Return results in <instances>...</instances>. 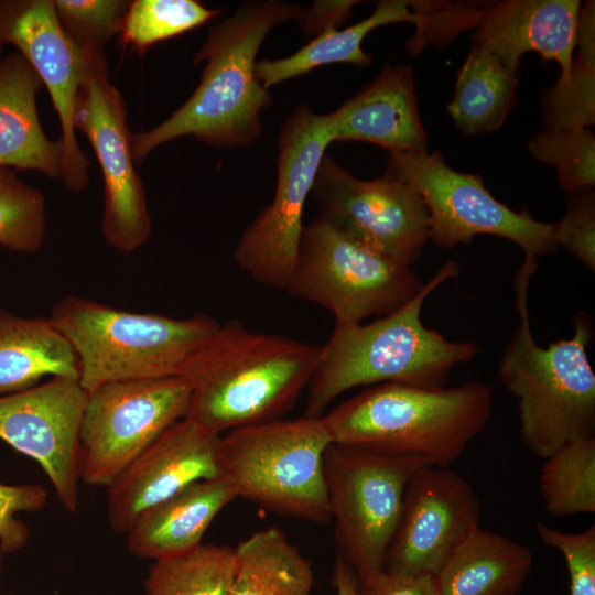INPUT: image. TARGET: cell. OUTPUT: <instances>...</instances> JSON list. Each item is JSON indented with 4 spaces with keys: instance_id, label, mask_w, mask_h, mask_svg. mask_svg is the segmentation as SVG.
I'll list each match as a JSON object with an SVG mask.
<instances>
[{
    "instance_id": "cell-1",
    "label": "cell",
    "mask_w": 595,
    "mask_h": 595,
    "mask_svg": "<svg viewBox=\"0 0 595 595\" xmlns=\"http://www.w3.org/2000/svg\"><path fill=\"white\" fill-rule=\"evenodd\" d=\"M300 10L282 1H250L214 25L195 56L206 62L197 88L160 125L132 136L136 163L186 136L223 148L255 142L262 133L260 112L272 100L256 76L257 54L268 33Z\"/></svg>"
},
{
    "instance_id": "cell-2",
    "label": "cell",
    "mask_w": 595,
    "mask_h": 595,
    "mask_svg": "<svg viewBox=\"0 0 595 595\" xmlns=\"http://www.w3.org/2000/svg\"><path fill=\"white\" fill-rule=\"evenodd\" d=\"M459 273L447 260L420 291L396 311L369 323L335 322L309 383L305 416L321 418L339 394L359 386L403 383L443 387L451 371L479 351L473 340L455 342L421 318L428 296Z\"/></svg>"
},
{
    "instance_id": "cell-3",
    "label": "cell",
    "mask_w": 595,
    "mask_h": 595,
    "mask_svg": "<svg viewBox=\"0 0 595 595\" xmlns=\"http://www.w3.org/2000/svg\"><path fill=\"white\" fill-rule=\"evenodd\" d=\"M538 260L524 256L513 277L519 322L498 366L504 387L517 399L523 446L545 459L566 443L595 432V374L587 347L594 338L589 314L573 317L570 338L539 345L531 331L528 291Z\"/></svg>"
},
{
    "instance_id": "cell-4",
    "label": "cell",
    "mask_w": 595,
    "mask_h": 595,
    "mask_svg": "<svg viewBox=\"0 0 595 595\" xmlns=\"http://www.w3.org/2000/svg\"><path fill=\"white\" fill-rule=\"evenodd\" d=\"M320 347L236 320L219 324L186 376L185 418L218 435L281 419L309 386Z\"/></svg>"
},
{
    "instance_id": "cell-5",
    "label": "cell",
    "mask_w": 595,
    "mask_h": 595,
    "mask_svg": "<svg viewBox=\"0 0 595 595\" xmlns=\"http://www.w3.org/2000/svg\"><path fill=\"white\" fill-rule=\"evenodd\" d=\"M490 388L479 381L419 387L380 383L322 415L332 443L420 456L448 467L487 426Z\"/></svg>"
},
{
    "instance_id": "cell-6",
    "label": "cell",
    "mask_w": 595,
    "mask_h": 595,
    "mask_svg": "<svg viewBox=\"0 0 595 595\" xmlns=\"http://www.w3.org/2000/svg\"><path fill=\"white\" fill-rule=\"evenodd\" d=\"M48 317L74 348L87 391L111 381L186 377L219 326L205 314L175 318L76 295L61 298Z\"/></svg>"
},
{
    "instance_id": "cell-7",
    "label": "cell",
    "mask_w": 595,
    "mask_h": 595,
    "mask_svg": "<svg viewBox=\"0 0 595 595\" xmlns=\"http://www.w3.org/2000/svg\"><path fill=\"white\" fill-rule=\"evenodd\" d=\"M329 444L322 416L237 428L219 437L220 473L237 497L278 515L324 523L331 519L324 470Z\"/></svg>"
},
{
    "instance_id": "cell-8",
    "label": "cell",
    "mask_w": 595,
    "mask_h": 595,
    "mask_svg": "<svg viewBox=\"0 0 595 595\" xmlns=\"http://www.w3.org/2000/svg\"><path fill=\"white\" fill-rule=\"evenodd\" d=\"M422 284L410 266L316 216L304 226L285 291L331 311L335 322H361L396 311Z\"/></svg>"
},
{
    "instance_id": "cell-9",
    "label": "cell",
    "mask_w": 595,
    "mask_h": 595,
    "mask_svg": "<svg viewBox=\"0 0 595 595\" xmlns=\"http://www.w3.org/2000/svg\"><path fill=\"white\" fill-rule=\"evenodd\" d=\"M432 465L415 455L332 443L324 456L331 519L339 555L358 583L385 569L411 476Z\"/></svg>"
},
{
    "instance_id": "cell-10",
    "label": "cell",
    "mask_w": 595,
    "mask_h": 595,
    "mask_svg": "<svg viewBox=\"0 0 595 595\" xmlns=\"http://www.w3.org/2000/svg\"><path fill=\"white\" fill-rule=\"evenodd\" d=\"M388 153L386 172L416 188L428 210L429 240L436 246L469 245L475 236L490 235L512 241L524 256L538 258L558 252L553 224L499 202L478 174L452 169L437 151Z\"/></svg>"
},
{
    "instance_id": "cell-11",
    "label": "cell",
    "mask_w": 595,
    "mask_h": 595,
    "mask_svg": "<svg viewBox=\"0 0 595 595\" xmlns=\"http://www.w3.org/2000/svg\"><path fill=\"white\" fill-rule=\"evenodd\" d=\"M331 142L326 115L305 105L281 128L273 199L245 229L234 251L238 267L260 284L278 290L288 285L304 229L306 198Z\"/></svg>"
},
{
    "instance_id": "cell-12",
    "label": "cell",
    "mask_w": 595,
    "mask_h": 595,
    "mask_svg": "<svg viewBox=\"0 0 595 595\" xmlns=\"http://www.w3.org/2000/svg\"><path fill=\"white\" fill-rule=\"evenodd\" d=\"M79 434L80 480L109 487L187 413V377L111 381L87 391Z\"/></svg>"
},
{
    "instance_id": "cell-13",
    "label": "cell",
    "mask_w": 595,
    "mask_h": 595,
    "mask_svg": "<svg viewBox=\"0 0 595 595\" xmlns=\"http://www.w3.org/2000/svg\"><path fill=\"white\" fill-rule=\"evenodd\" d=\"M19 48L48 89L60 119L61 180L79 192L88 183L89 160L76 138L78 93L91 69L105 62L102 50L76 43L63 29L52 0L0 1V45Z\"/></svg>"
},
{
    "instance_id": "cell-14",
    "label": "cell",
    "mask_w": 595,
    "mask_h": 595,
    "mask_svg": "<svg viewBox=\"0 0 595 595\" xmlns=\"http://www.w3.org/2000/svg\"><path fill=\"white\" fill-rule=\"evenodd\" d=\"M312 192L317 216L338 229L410 267L422 257L428 210L409 182L388 172L360 180L325 155Z\"/></svg>"
},
{
    "instance_id": "cell-15",
    "label": "cell",
    "mask_w": 595,
    "mask_h": 595,
    "mask_svg": "<svg viewBox=\"0 0 595 595\" xmlns=\"http://www.w3.org/2000/svg\"><path fill=\"white\" fill-rule=\"evenodd\" d=\"M75 129L89 140L101 169L104 238L117 250L133 251L149 239L152 220L132 153L125 102L109 82L106 61L91 69L78 93Z\"/></svg>"
},
{
    "instance_id": "cell-16",
    "label": "cell",
    "mask_w": 595,
    "mask_h": 595,
    "mask_svg": "<svg viewBox=\"0 0 595 595\" xmlns=\"http://www.w3.org/2000/svg\"><path fill=\"white\" fill-rule=\"evenodd\" d=\"M480 518L479 499L463 476L448 467L419 468L407 484L383 570L436 575Z\"/></svg>"
},
{
    "instance_id": "cell-17",
    "label": "cell",
    "mask_w": 595,
    "mask_h": 595,
    "mask_svg": "<svg viewBox=\"0 0 595 595\" xmlns=\"http://www.w3.org/2000/svg\"><path fill=\"white\" fill-rule=\"evenodd\" d=\"M87 390L78 378L52 377L0 396V439L35 459L69 512L79 495V434Z\"/></svg>"
},
{
    "instance_id": "cell-18",
    "label": "cell",
    "mask_w": 595,
    "mask_h": 595,
    "mask_svg": "<svg viewBox=\"0 0 595 595\" xmlns=\"http://www.w3.org/2000/svg\"><path fill=\"white\" fill-rule=\"evenodd\" d=\"M219 437L186 418L167 429L108 487L111 529L126 533L141 513L190 484L220 477Z\"/></svg>"
},
{
    "instance_id": "cell-19",
    "label": "cell",
    "mask_w": 595,
    "mask_h": 595,
    "mask_svg": "<svg viewBox=\"0 0 595 595\" xmlns=\"http://www.w3.org/2000/svg\"><path fill=\"white\" fill-rule=\"evenodd\" d=\"M578 0H507L486 6L473 34L474 45L518 71L521 57L538 53L570 74L576 50Z\"/></svg>"
},
{
    "instance_id": "cell-20",
    "label": "cell",
    "mask_w": 595,
    "mask_h": 595,
    "mask_svg": "<svg viewBox=\"0 0 595 595\" xmlns=\"http://www.w3.org/2000/svg\"><path fill=\"white\" fill-rule=\"evenodd\" d=\"M332 141H365L389 151H428L411 67L387 65L360 93L326 115Z\"/></svg>"
},
{
    "instance_id": "cell-21",
    "label": "cell",
    "mask_w": 595,
    "mask_h": 595,
    "mask_svg": "<svg viewBox=\"0 0 595 595\" xmlns=\"http://www.w3.org/2000/svg\"><path fill=\"white\" fill-rule=\"evenodd\" d=\"M237 498L225 477L194 482L141 513L126 532L128 550L138 558L160 560L199 544L215 517Z\"/></svg>"
},
{
    "instance_id": "cell-22",
    "label": "cell",
    "mask_w": 595,
    "mask_h": 595,
    "mask_svg": "<svg viewBox=\"0 0 595 595\" xmlns=\"http://www.w3.org/2000/svg\"><path fill=\"white\" fill-rule=\"evenodd\" d=\"M42 83L20 53L0 58V167L61 178L62 144L43 131L36 109Z\"/></svg>"
},
{
    "instance_id": "cell-23",
    "label": "cell",
    "mask_w": 595,
    "mask_h": 595,
    "mask_svg": "<svg viewBox=\"0 0 595 595\" xmlns=\"http://www.w3.org/2000/svg\"><path fill=\"white\" fill-rule=\"evenodd\" d=\"M79 379L74 348L50 317H24L0 307V396L45 378Z\"/></svg>"
},
{
    "instance_id": "cell-24",
    "label": "cell",
    "mask_w": 595,
    "mask_h": 595,
    "mask_svg": "<svg viewBox=\"0 0 595 595\" xmlns=\"http://www.w3.org/2000/svg\"><path fill=\"white\" fill-rule=\"evenodd\" d=\"M532 569L529 548L477 528L435 575L439 595H516Z\"/></svg>"
},
{
    "instance_id": "cell-25",
    "label": "cell",
    "mask_w": 595,
    "mask_h": 595,
    "mask_svg": "<svg viewBox=\"0 0 595 595\" xmlns=\"http://www.w3.org/2000/svg\"><path fill=\"white\" fill-rule=\"evenodd\" d=\"M408 22L418 26L422 14L413 10L409 1L382 0L366 19L348 28L325 31L294 54L279 60H263L256 65V76L260 84L270 87L301 76L316 67L333 63H349L366 67L371 63L361 43L365 36L381 25Z\"/></svg>"
},
{
    "instance_id": "cell-26",
    "label": "cell",
    "mask_w": 595,
    "mask_h": 595,
    "mask_svg": "<svg viewBox=\"0 0 595 595\" xmlns=\"http://www.w3.org/2000/svg\"><path fill=\"white\" fill-rule=\"evenodd\" d=\"M235 551L228 595H311L312 562L277 527L258 530Z\"/></svg>"
},
{
    "instance_id": "cell-27",
    "label": "cell",
    "mask_w": 595,
    "mask_h": 595,
    "mask_svg": "<svg viewBox=\"0 0 595 595\" xmlns=\"http://www.w3.org/2000/svg\"><path fill=\"white\" fill-rule=\"evenodd\" d=\"M519 79L518 71L473 45L458 71L447 107L456 128L466 134L499 130L512 107Z\"/></svg>"
},
{
    "instance_id": "cell-28",
    "label": "cell",
    "mask_w": 595,
    "mask_h": 595,
    "mask_svg": "<svg viewBox=\"0 0 595 595\" xmlns=\"http://www.w3.org/2000/svg\"><path fill=\"white\" fill-rule=\"evenodd\" d=\"M566 78L541 96L544 128H591L595 122V2L581 6L577 41Z\"/></svg>"
},
{
    "instance_id": "cell-29",
    "label": "cell",
    "mask_w": 595,
    "mask_h": 595,
    "mask_svg": "<svg viewBox=\"0 0 595 595\" xmlns=\"http://www.w3.org/2000/svg\"><path fill=\"white\" fill-rule=\"evenodd\" d=\"M235 566L234 548L202 543L154 560L143 581L144 595H228Z\"/></svg>"
},
{
    "instance_id": "cell-30",
    "label": "cell",
    "mask_w": 595,
    "mask_h": 595,
    "mask_svg": "<svg viewBox=\"0 0 595 595\" xmlns=\"http://www.w3.org/2000/svg\"><path fill=\"white\" fill-rule=\"evenodd\" d=\"M544 509L556 517L595 512V437L564 444L540 472Z\"/></svg>"
},
{
    "instance_id": "cell-31",
    "label": "cell",
    "mask_w": 595,
    "mask_h": 595,
    "mask_svg": "<svg viewBox=\"0 0 595 595\" xmlns=\"http://www.w3.org/2000/svg\"><path fill=\"white\" fill-rule=\"evenodd\" d=\"M219 14L196 0H134L120 26V39L143 53L155 43L193 30Z\"/></svg>"
},
{
    "instance_id": "cell-32",
    "label": "cell",
    "mask_w": 595,
    "mask_h": 595,
    "mask_svg": "<svg viewBox=\"0 0 595 595\" xmlns=\"http://www.w3.org/2000/svg\"><path fill=\"white\" fill-rule=\"evenodd\" d=\"M529 153L556 171L566 194L594 191L595 134L591 128H543L527 143Z\"/></svg>"
},
{
    "instance_id": "cell-33",
    "label": "cell",
    "mask_w": 595,
    "mask_h": 595,
    "mask_svg": "<svg viewBox=\"0 0 595 595\" xmlns=\"http://www.w3.org/2000/svg\"><path fill=\"white\" fill-rule=\"evenodd\" d=\"M46 231L43 194L17 173L0 167V246L20 253L37 251Z\"/></svg>"
},
{
    "instance_id": "cell-34",
    "label": "cell",
    "mask_w": 595,
    "mask_h": 595,
    "mask_svg": "<svg viewBox=\"0 0 595 595\" xmlns=\"http://www.w3.org/2000/svg\"><path fill=\"white\" fill-rule=\"evenodd\" d=\"M56 15L66 33L79 45L102 50L119 33L130 1L54 0Z\"/></svg>"
},
{
    "instance_id": "cell-35",
    "label": "cell",
    "mask_w": 595,
    "mask_h": 595,
    "mask_svg": "<svg viewBox=\"0 0 595 595\" xmlns=\"http://www.w3.org/2000/svg\"><path fill=\"white\" fill-rule=\"evenodd\" d=\"M536 530L545 545L562 554L569 572L570 595H595V526L569 533L538 522Z\"/></svg>"
},
{
    "instance_id": "cell-36",
    "label": "cell",
    "mask_w": 595,
    "mask_h": 595,
    "mask_svg": "<svg viewBox=\"0 0 595 595\" xmlns=\"http://www.w3.org/2000/svg\"><path fill=\"white\" fill-rule=\"evenodd\" d=\"M563 217L553 224V236L558 247L595 271V193L585 191L566 194Z\"/></svg>"
},
{
    "instance_id": "cell-37",
    "label": "cell",
    "mask_w": 595,
    "mask_h": 595,
    "mask_svg": "<svg viewBox=\"0 0 595 595\" xmlns=\"http://www.w3.org/2000/svg\"><path fill=\"white\" fill-rule=\"evenodd\" d=\"M47 501V491L35 484L8 485L0 482V550L10 553L24 547L29 538L25 523L15 515L21 511L36 512Z\"/></svg>"
},
{
    "instance_id": "cell-38",
    "label": "cell",
    "mask_w": 595,
    "mask_h": 595,
    "mask_svg": "<svg viewBox=\"0 0 595 595\" xmlns=\"http://www.w3.org/2000/svg\"><path fill=\"white\" fill-rule=\"evenodd\" d=\"M357 595H439L435 575L382 571L358 583Z\"/></svg>"
},
{
    "instance_id": "cell-39",
    "label": "cell",
    "mask_w": 595,
    "mask_h": 595,
    "mask_svg": "<svg viewBox=\"0 0 595 595\" xmlns=\"http://www.w3.org/2000/svg\"><path fill=\"white\" fill-rule=\"evenodd\" d=\"M358 1H315L310 8H301L296 20L302 31L309 35H318L337 29L351 13Z\"/></svg>"
},
{
    "instance_id": "cell-40",
    "label": "cell",
    "mask_w": 595,
    "mask_h": 595,
    "mask_svg": "<svg viewBox=\"0 0 595 595\" xmlns=\"http://www.w3.org/2000/svg\"><path fill=\"white\" fill-rule=\"evenodd\" d=\"M332 583L337 595H357L358 578L339 554L335 559Z\"/></svg>"
},
{
    "instance_id": "cell-41",
    "label": "cell",
    "mask_w": 595,
    "mask_h": 595,
    "mask_svg": "<svg viewBox=\"0 0 595 595\" xmlns=\"http://www.w3.org/2000/svg\"><path fill=\"white\" fill-rule=\"evenodd\" d=\"M1 570H2V556L0 555V574H1ZM107 595H110V594H107Z\"/></svg>"
},
{
    "instance_id": "cell-42",
    "label": "cell",
    "mask_w": 595,
    "mask_h": 595,
    "mask_svg": "<svg viewBox=\"0 0 595 595\" xmlns=\"http://www.w3.org/2000/svg\"><path fill=\"white\" fill-rule=\"evenodd\" d=\"M1 46V45H0Z\"/></svg>"
}]
</instances>
